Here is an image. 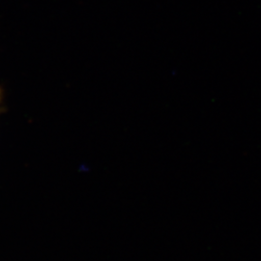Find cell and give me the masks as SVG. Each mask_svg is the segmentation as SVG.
<instances>
[{"mask_svg":"<svg viewBox=\"0 0 261 261\" xmlns=\"http://www.w3.org/2000/svg\"><path fill=\"white\" fill-rule=\"evenodd\" d=\"M2 98H3V93H2V89L0 88V103L2 102Z\"/></svg>","mask_w":261,"mask_h":261,"instance_id":"1","label":"cell"}]
</instances>
